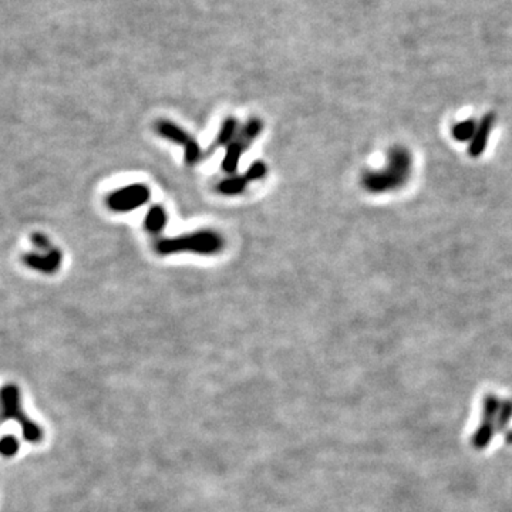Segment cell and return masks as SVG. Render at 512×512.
Here are the masks:
<instances>
[{"mask_svg": "<svg viewBox=\"0 0 512 512\" xmlns=\"http://www.w3.org/2000/svg\"><path fill=\"white\" fill-rule=\"evenodd\" d=\"M223 248V239L214 231H198L174 238H162L156 242L157 254L174 255L191 252L198 255H214Z\"/></svg>", "mask_w": 512, "mask_h": 512, "instance_id": "obj_2", "label": "cell"}, {"mask_svg": "<svg viewBox=\"0 0 512 512\" xmlns=\"http://www.w3.org/2000/svg\"><path fill=\"white\" fill-rule=\"evenodd\" d=\"M151 198L149 188L144 184H132L117 189L107 197V205L114 212H131Z\"/></svg>", "mask_w": 512, "mask_h": 512, "instance_id": "obj_4", "label": "cell"}, {"mask_svg": "<svg viewBox=\"0 0 512 512\" xmlns=\"http://www.w3.org/2000/svg\"><path fill=\"white\" fill-rule=\"evenodd\" d=\"M62 252L56 248H51L47 254L40 255V254H26L23 256L25 265H27L29 268L40 271L43 273L51 275L56 271H59L62 267Z\"/></svg>", "mask_w": 512, "mask_h": 512, "instance_id": "obj_5", "label": "cell"}, {"mask_svg": "<svg viewBox=\"0 0 512 512\" xmlns=\"http://www.w3.org/2000/svg\"><path fill=\"white\" fill-rule=\"evenodd\" d=\"M248 182L249 181L246 180V177H232V178L222 180L218 184L217 189H218V193H221L222 195H238L245 191Z\"/></svg>", "mask_w": 512, "mask_h": 512, "instance_id": "obj_11", "label": "cell"}, {"mask_svg": "<svg viewBox=\"0 0 512 512\" xmlns=\"http://www.w3.org/2000/svg\"><path fill=\"white\" fill-rule=\"evenodd\" d=\"M156 131L158 132V134L162 138H165V140H168L171 143H174L177 145H182L184 148L194 140L191 136L188 134V132L185 130H182L175 123H171L168 120H160V121H157Z\"/></svg>", "mask_w": 512, "mask_h": 512, "instance_id": "obj_7", "label": "cell"}, {"mask_svg": "<svg viewBox=\"0 0 512 512\" xmlns=\"http://www.w3.org/2000/svg\"><path fill=\"white\" fill-rule=\"evenodd\" d=\"M238 127H239V125H238V121H236L234 117H228V119L223 121V124H222V127H221V130H219V132H218V136H217L215 141L211 144L210 149L206 151V156L212 154V153H214V149L218 148V147H221V145H228V144H231L232 140H234V138L236 137V134H238V131H239Z\"/></svg>", "mask_w": 512, "mask_h": 512, "instance_id": "obj_9", "label": "cell"}, {"mask_svg": "<svg viewBox=\"0 0 512 512\" xmlns=\"http://www.w3.org/2000/svg\"><path fill=\"white\" fill-rule=\"evenodd\" d=\"M267 171H268L267 165H265L262 161H256L248 168V171H246L245 177L248 181H256L267 175Z\"/></svg>", "mask_w": 512, "mask_h": 512, "instance_id": "obj_14", "label": "cell"}, {"mask_svg": "<svg viewBox=\"0 0 512 512\" xmlns=\"http://www.w3.org/2000/svg\"><path fill=\"white\" fill-rule=\"evenodd\" d=\"M2 406L3 419L16 420L22 427L23 437L27 443L37 444L43 440V430L39 424H36L30 417L23 411L21 406V393L16 385H6L2 389Z\"/></svg>", "mask_w": 512, "mask_h": 512, "instance_id": "obj_3", "label": "cell"}, {"mask_svg": "<svg viewBox=\"0 0 512 512\" xmlns=\"http://www.w3.org/2000/svg\"><path fill=\"white\" fill-rule=\"evenodd\" d=\"M3 457H13V455L19 451V441L13 435H5L2 440V447H0Z\"/></svg>", "mask_w": 512, "mask_h": 512, "instance_id": "obj_15", "label": "cell"}, {"mask_svg": "<svg viewBox=\"0 0 512 512\" xmlns=\"http://www.w3.org/2000/svg\"><path fill=\"white\" fill-rule=\"evenodd\" d=\"M167 221H168V215H167L165 208L157 204V205L151 206L148 210L145 221H144V226L148 232L158 235L164 231Z\"/></svg>", "mask_w": 512, "mask_h": 512, "instance_id": "obj_8", "label": "cell"}, {"mask_svg": "<svg viewBox=\"0 0 512 512\" xmlns=\"http://www.w3.org/2000/svg\"><path fill=\"white\" fill-rule=\"evenodd\" d=\"M30 241L36 246V248L40 249V251H47L49 252L53 248V246L50 245V241L43 234H39V232L33 234L32 238H30Z\"/></svg>", "mask_w": 512, "mask_h": 512, "instance_id": "obj_16", "label": "cell"}, {"mask_svg": "<svg viewBox=\"0 0 512 512\" xmlns=\"http://www.w3.org/2000/svg\"><path fill=\"white\" fill-rule=\"evenodd\" d=\"M413 158L406 147H391L387 162L380 169H369L362 175V185L369 193L383 194L400 189L411 175Z\"/></svg>", "mask_w": 512, "mask_h": 512, "instance_id": "obj_1", "label": "cell"}, {"mask_svg": "<svg viewBox=\"0 0 512 512\" xmlns=\"http://www.w3.org/2000/svg\"><path fill=\"white\" fill-rule=\"evenodd\" d=\"M246 148L245 145L235 137L231 144L226 145V153L222 161V169L226 174H234L238 169L239 165V158L245 153Z\"/></svg>", "mask_w": 512, "mask_h": 512, "instance_id": "obj_10", "label": "cell"}, {"mask_svg": "<svg viewBox=\"0 0 512 512\" xmlns=\"http://www.w3.org/2000/svg\"><path fill=\"white\" fill-rule=\"evenodd\" d=\"M477 127H478V123L474 120L460 121L452 127V137L460 143H467V141L471 143L474 136H476Z\"/></svg>", "mask_w": 512, "mask_h": 512, "instance_id": "obj_12", "label": "cell"}, {"mask_svg": "<svg viewBox=\"0 0 512 512\" xmlns=\"http://www.w3.org/2000/svg\"><path fill=\"white\" fill-rule=\"evenodd\" d=\"M492 127H494V114H487L483 120L478 121L476 136L471 140L468 148V153L471 157H478L484 153Z\"/></svg>", "mask_w": 512, "mask_h": 512, "instance_id": "obj_6", "label": "cell"}, {"mask_svg": "<svg viewBox=\"0 0 512 512\" xmlns=\"http://www.w3.org/2000/svg\"><path fill=\"white\" fill-rule=\"evenodd\" d=\"M184 156H185V162L188 165H195L201 157H202V151L197 140H193L185 148H184Z\"/></svg>", "mask_w": 512, "mask_h": 512, "instance_id": "obj_13", "label": "cell"}]
</instances>
